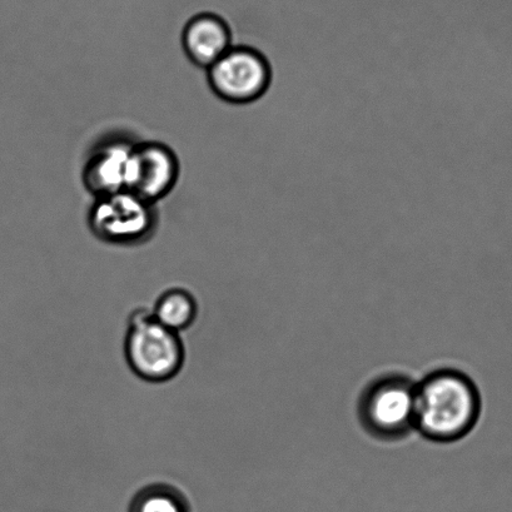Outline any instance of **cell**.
Segmentation results:
<instances>
[{
    "label": "cell",
    "instance_id": "1",
    "mask_svg": "<svg viewBox=\"0 0 512 512\" xmlns=\"http://www.w3.org/2000/svg\"><path fill=\"white\" fill-rule=\"evenodd\" d=\"M481 396L464 372H431L416 384L415 430L427 440L455 442L469 435L480 419Z\"/></svg>",
    "mask_w": 512,
    "mask_h": 512
},
{
    "label": "cell",
    "instance_id": "2",
    "mask_svg": "<svg viewBox=\"0 0 512 512\" xmlns=\"http://www.w3.org/2000/svg\"><path fill=\"white\" fill-rule=\"evenodd\" d=\"M124 356L139 379L164 384L180 375L186 362V346L181 333L164 327L152 311L141 308L129 317Z\"/></svg>",
    "mask_w": 512,
    "mask_h": 512
},
{
    "label": "cell",
    "instance_id": "3",
    "mask_svg": "<svg viewBox=\"0 0 512 512\" xmlns=\"http://www.w3.org/2000/svg\"><path fill=\"white\" fill-rule=\"evenodd\" d=\"M361 425L375 439L397 441L415 430L416 384L390 374L371 382L359 402Z\"/></svg>",
    "mask_w": 512,
    "mask_h": 512
},
{
    "label": "cell",
    "instance_id": "4",
    "mask_svg": "<svg viewBox=\"0 0 512 512\" xmlns=\"http://www.w3.org/2000/svg\"><path fill=\"white\" fill-rule=\"evenodd\" d=\"M158 223L156 205L128 190L94 198L89 230L113 246H138L151 240Z\"/></svg>",
    "mask_w": 512,
    "mask_h": 512
},
{
    "label": "cell",
    "instance_id": "5",
    "mask_svg": "<svg viewBox=\"0 0 512 512\" xmlns=\"http://www.w3.org/2000/svg\"><path fill=\"white\" fill-rule=\"evenodd\" d=\"M268 58L250 46H233L207 69L208 84L221 101L243 106L257 102L272 83Z\"/></svg>",
    "mask_w": 512,
    "mask_h": 512
},
{
    "label": "cell",
    "instance_id": "6",
    "mask_svg": "<svg viewBox=\"0 0 512 512\" xmlns=\"http://www.w3.org/2000/svg\"><path fill=\"white\" fill-rule=\"evenodd\" d=\"M181 175L180 159L168 144L134 143L127 190L156 205L175 190Z\"/></svg>",
    "mask_w": 512,
    "mask_h": 512
},
{
    "label": "cell",
    "instance_id": "7",
    "mask_svg": "<svg viewBox=\"0 0 512 512\" xmlns=\"http://www.w3.org/2000/svg\"><path fill=\"white\" fill-rule=\"evenodd\" d=\"M134 143L112 139L94 149L84 163L82 182L94 198L127 190Z\"/></svg>",
    "mask_w": 512,
    "mask_h": 512
},
{
    "label": "cell",
    "instance_id": "8",
    "mask_svg": "<svg viewBox=\"0 0 512 512\" xmlns=\"http://www.w3.org/2000/svg\"><path fill=\"white\" fill-rule=\"evenodd\" d=\"M233 46L230 24L216 13H200L187 22L182 32V47L196 67L211 68Z\"/></svg>",
    "mask_w": 512,
    "mask_h": 512
},
{
    "label": "cell",
    "instance_id": "9",
    "mask_svg": "<svg viewBox=\"0 0 512 512\" xmlns=\"http://www.w3.org/2000/svg\"><path fill=\"white\" fill-rule=\"evenodd\" d=\"M152 315L164 327L181 333L195 323L198 303L196 297L186 288H169L158 297Z\"/></svg>",
    "mask_w": 512,
    "mask_h": 512
},
{
    "label": "cell",
    "instance_id": "10",
    "mask_svg": "<svg viewBox=\"0 0 512 512\" xmlns=\"http://www.w3.org/2000/svg\"><path fill=\"white\" fill-rule=\"evenodd\" d=\"M128 512H192L191 502L178 487L157 482L144 486L129 502Z\"/></svg>",
    "mask_w": 512,
    "mask_h": 512
}]
</instances>
